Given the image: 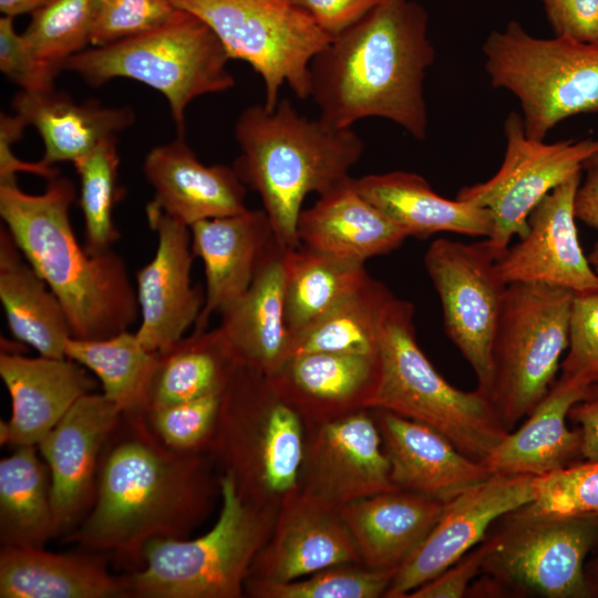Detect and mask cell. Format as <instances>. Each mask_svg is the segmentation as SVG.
Instances as JSON below:
<instances>
[{
	"instance_id": "1",
	"label": "cell",
	"mask_w": 598,
	"mask_h": 598,
	"mask_svg": "<svg viewBox=\"0 0 598 598\" xmlns=\"http://www.w3.org/2000/svg\"><path fill=\"white\" fill-rule=\"evenodd\" d=\"M101 457L94 503L65 540L143 565L145 546L184 539L209 513L220 481L208 451L177 452L163 445L143 415H122ZM115 432V431H114Z\"/></svg>"
},
{
	"instance_id": "2",
	"label": "cell",
	"mask_w": 598,
	"mask_h": 598,
	"mask_svg": "<svg viewBox=\"0 0 598 598\" xmlns=\"http://www.w3.org/2000/svg\"><path fill=\"white\" fill-rule=\"evenodd\" d=\"M434 60L425 9L412 0H383L315 56L310 97L330 126L381 117L424 140V80Z\"/></svg>"
},
{
	"instance_id": "3",
	"label": "cell",
	"mask_w": 598,
	"mask_h": 598,
	"mask_svg": "<svg viewBox=\"0 0 598 598\" xmlns=\"http://www.w3.org/2000/svg\"><path fill=\"white\" fill-rule=\"evenodd\" d=\"M72 181L56 176L42 194L0 184V216L17 246L61 302L72 338L99 340L128 330L140 307L123 258L91 255L71 225Z\"/></svg>"
},
{
	"instance_id": "4",
	"label": "cell",
	"mask_w": 598,
	"mask_h": 598,
	"mask_svg": "<svg viewBox=\"0 0 598 598\" xmlns=\"http://www.w3.org/2000/svg\"><path fill=\"white\" fill-rule=\"evenodd\" d=\"M240 155L234 168L259 195L275 239L285 249L300 246L297 223L305 198L346 182L364 144L352 127L338 128L298 113L287 99L275 109H245L235 124Z\"/></svg>"
},
{
	"instance_id": "5",
	"label": "cell",
	"mask_w": 598,
	"mask_h": 598,
	"mask_svg": "<svg viewBox=\"0 0 598 598\" xmlns=\"http://www.w3.org/2000/svg\"><path fill=\"white\" fill-rule=\"evenodd\" d=\"M221 509L215 525L194 539L158 538L143 550V565L123 576L127 597L239 598L251 565L269 539L276 507L245 499L221 473Z\"/></svg>"
},
{
	"instance_id": "6",
	"label": "cell",
	"mask_w": 598,
	"mask_h": 598,
	"mask_svg": "<svg viewBox=\"0 0 598 598\" xmlns=\"http://www.w3.org/2000/svg\"><path fill=\"white\" fill-rule=\"evenodd\" d=\"M208 453L240 495L276 507L298 488L305 455L302 416L267 377L237 365L221 392Z\"/></svg>"
},
{
	"instance_id": "7",
	"label": "cell",
	"mask_w": 598,
	"mask_h": 598,
	"mask_svg": "<svg viewBox=\"0 0 598 598\" xmlns=\"http://www.w3.org/2000/svg\"><path fill=\"white\" fill-rule=\"evenodd\" d=\"M379 357L380 380L369 409L425 424L483 463L509 433L485 394L453 386L432 365L417 343L411 302L395 298L391 305Z\"/></svg>"
},
{
	"instance_id": "8",
	"label": "cell",
	"mask_w": 598,
	"mask_h": 598,
	"mask_svg": "<svg viewBox=\"0 0 598 598\" xmlns=\"http://www.w3.org/2000/svg\"><path fill=\"white\" fill-rule=\"evenodd\" d=\"M230 60L214 31L197 16L178 9L165 24L124 41L86 49L64 64L91 86L115 78L140 81L167 100L179 135L185 110L196 97L235 85Z\"/></svg>"
},
{
	"instance_id": "9",
	"label": "cell",
	"mask_w": 598,
	"mask_h": 598,
	"mask_svg": "<svg viewBox=\"0 0 598 598\" xmlns=\"http://www.w3.org/2000/svg\"><path fill=\"white\" fill-rule=\"evenodd\" d=\"M485 70L496 89L516 96L525 133L544 141L560 122L598 113V44L538 38L517 21L486 38Z\"/></svg>"
},
{
	"instance_id": "10",
	"label": "cell",
	"mask_w": 598,
	"mask_h": 598,
	"mask_svg": "<svg viewBox=\"0 0 598 598\" xmlns=\"http://www.w3.org/2000/svg\"><path fill=\"white\" fill-rule=\"evenodd\" d=\"M485 539L484 592L590 597L585 567L598 548V514H556L529 503L498 518Z\"/></svg>"
},
{
	"instance_id": "11",
	"label": "cell",
	"mask_w": 598,
	"mask_h": 598,
	"mask_svg": "<svg viewBox=\"0 0 598 598\" xmlns=\"http://www.w3.org/2000/svg\"><path fill=\"white\" fill-rule=\"evenodd\" d=\"M574 292L532 282L508 283L492 344L487 398L512 432L555 383L568 348Z\"/></svg>"
},
{
	"instance_id": "12",
	"label": "cell",
	"mask_w": 598,
	"mask_h": 598,
	"mask_svg": "<svg viewBox=\"0 0 598 598\" xmlns=\"http://www.w3.org/2000/svg\"><path fill=\"white\" fill-rule=\"evenodd\" d=\"M200 18L230 59L246 61L265 85L264 105L275 109L288 84L297 97H310V65L332 40L303 10L288 0H172Z\"/></svg>"
},
{
	"instance_id": "13",
	"label": "cell",
	"mask_w": 598,
	"mask_h": 598,
	"mask_svg": "<svg viewBox=\"0 0 598 598\" xmlns=\"http://www.w3.org/2000/svg\"><path fill=\"white\" fill-rule=\"evenodd\" d=\"M504 134L506 148L498 171L487 181L462 187L456 195L491 213L493 228L486 239L501 257L513 237L525 236L534 207L581 173L586 162L598 153V138L554 143L530 138L516 112L505 118Z\"/></svg>"
},
{
	"instance_id": "14",
	"label": "cell",
	"mask_w": 598,
	"mask_h": 598,
	"mask_svg": "<svg viewBox=\"0 0 598 598\" xmlns=\"http://www.w3.org/2000/svg\"><path fill=\"white\" fill-rule=\"evenodd\" d=\"M499 258L486 238L475 243L437 238L424 255L446 336L474 371L476 389L486 396L492 344L507 288L497 269Z\"/></svg>"
},
{
	"instance_id": "15",
	"label": "cell",
	"mask_w": 598,
	"mask_h": 598,
	"mask_svg": "<svg viewBox=\"0 0 598 598\" xmlns=\"http://www.w3.org/2000/svg\"><path fill=\"white\" fill-rule=\"evenodd\" d=\"M538 476L492 474L444 503L422 544L401 564L383 597H408L484 540L503 515L537 497Z\"/></svg>"
},
{
	"instance_id": "16",
	"label": "cell",
	"mask_w": 598,
	"mask_h": 598,
	"mask_svg": "<svg viewBox=\"0 0 598 598\" xmlns=\"http://www.w3.org/2000/svg\"><path fill=\"white\" fill-rule=\"evenodd\" d=\"M368 410L315 423L305 444L299 493L339 509L353 501L398 489L379 427Z\"/></svg>"
},
{
	"instance_id": "17",
	"label": "cell",
	"mask_w": 598,
	"mask_h": 598,
	"mask_svg": "<svg viewBox=\"0 0 598 598\" xmlns=\"http://www.w3.org/2000/svg\"><path fill=\"white\" fill-rule=\"evenodd\" d=\"M122 412L103 393L80 398L37 445L48 465L58 534L71 533L90 512L102 451Z\"/></svg>"
},
{
	"instance_id": "18",
	"label": "cell",
	"mask_w": 598,
	"mask_h": 598,
	"mask_svg": "<svg viewBox=\"0 0 598 598\" xmlns=\"http://www.w3.org/2000/svg\"><path fill=\"white\" fill-rule=\"evenodd\" d=\"M146 217L157 234V248L153 259L136 272L141 322L135 333L146 350L158 353L195 326L205 293L192 285L195 256L189 227L151 203L146 205Z\"/></svg>"
},
{
	"instance_id": "19",
	"label": "cell",
	"mask_w": 598,
	"mask_h": 598,
	"mask_svg": "<svg viewBox=\"0 0 598 598\" xmlns=\"http://www.w3.org/2000/svg\"><path fill=\"white\" fill-rule=\"evenodd\" d=\"M581 176L582 172L554 188L530 212L525 236L496 262L505 283H544L573 292L598 288V272L581 249L576 226Z\"/></svg>"
},
{
	"instance_id": "20",
	"label": "cell",
	"mask_w": 598,
	"mask_h": 598,
	"mask_svg": "<svg viewBox=\"0 0 598 598\" xmlns=\"http://www.w3.org/2000/svg\"><path fill=\"white\" fill-rule=\"evenodd\" d=\"M343 564L362 561L339 509L296 491L281 503L247 579L286 582Z\"/></svg>"
},
{
	"instance_id": "21",
	"label": "cell",
	"mask_w": 598,
	"mask_h": 598,
	"mask_svg": "<svg viewBox=\"0 0 598 598\" xmlns=\"http://www.w3.org/2000/svg\"><path fill=\"white\" fill-rule=\"evenodd\" d=\"M0 377L11 398V416L0 422V443L38 445L71 406L96 383L69 358L1 351Z\"/></svg>"
},
{
	"instance_id": "22",
	"label": "cell",
	"mask_w": 598,
	"mask_h": 598,
	"mask_svg": "<svg viewBox=\"0 0 598 598\" xmlns=\"http://www.w3.org/2000/svg\"><path fill=\"white\" fill-rule=\"evenodd\" d=\"M369 410L398 489L446 503L493 474L483 462L462 453L436 430L385 410Z\"/></svg>"
},
{
	"instance_id": "23",
	"label": "cell",
	"mask_w": 598,
	"mask_h": 598,
	"mask_svg": "<svg viewBox=\"0 0 598 598\" xmlns=\"http://www.w3.org/2000/svg\"><path fill=\"white\" fill-rule=\"evenodd\" d=\"M143 173L154 189L150 203L188 227L247 209L245 184L234 166L205 165L183 135L153 147L145 156Z\"/></svg>"
},
{
	"instance_id": "24",
	"label": "cell",
	"mask_w": 598,
	"mask_h": 598,
	"mask_svg": "<svg viewBox=\"0 0 598 598\" xmlns=\"http://www.w3.org/2000/svg\"><path fill=\"white\" fill-rule=\"evenodd\" d=\"M274 390L310 423L369 409L380 380V357L307 352L266 375Z\"/></svg>"
},
{
	"instance_id": "25",
	"label": "cell",
	"mask_w": 598,
	"mask_h": 598,
	"mask_svg": "<svg viewBox=\"0 0 598 598\" xmlns=\"http://www.w3.org/2000/svg\"><path fill=\"white\" fill-rule=\"evenodd\" d=\"M189 229L192 251L202 259L206 279L205 303L194 331H204L213 315L247 291L275 236L264 208L200 220Z\"/></svg>"
},
{
	"instance_id": "26",
	"label": "cell",
	"mask_w": 598,
	"mask_h": 598,
	"mask_svg": "<svg viewBox=\"0 0 598 598\" xmlns=\"http://www.w3.org/2000/svg\"><path fill=\"white\" fill-rule=\"evenodd\" d=\"M274 238L247 291L220 313L216 327L238 365L271 374L285 360V257Z\"/></svg>"
},
{
	"instance_id": "27",
	"label": "cell",
	"mask_w": 598,
	"mask_h": 598,
	"mask_svg": "<svg viewBox=\"0 0 598 598\" xmlns=\"http://www.w3.org/2000/svg\"><path fill=\"white\" fill-rule=\"evenodd\" d=\"M355 190L406 236L439 233L488 237L491 213L472 202L439 195L421 175L405 171L352 178Z\"/></svg>"
},
{
	"instance_id": "28",
	"label": "cell",
	"mask_w": 598,
	"mask_h": 598,
	"mask_svg": "<svg viewBox=\"0 0 598 598\" xmlns=\"http://www.w3.org/2000/svg\"><path fill=\"white\" fill-rule=\"evenodd\" d=\"M444 503L403 489L378 493L339 508L361 557L371 569H394L422 544Z\"/></svg>"
},
{
	"instance_id": "29",
	"label": "cell",
	"mask_w": 598,
	"mask_h": 598,
	"mask_svg": "<svg viewBox=\"0 0 598 598\" xmlns=\"http://www.w3.org/2000/svg\"><path fill=\"white\" fill-rule=\"evenodd\" d=\"M352 178L301 210L297 236L305 247L364 265L395 250L408 236L355 190Z\"/></svg>"
},
{
	"instance_id": "30",
	"label": "cell",
	"mask_w": 598,
	"mask_h": 598,
	"mask_svg": "<svg viewBox=\"0 0 598 598\" xmlns=\"http://www.w3.org/2000/svg\"><path fill=\"white\" fill-rule=\"evenodd\" d=\"M588 386L558 379L526 421L492 451L484 464L493 474L545 476L581 456V433L567 426L570 408Z\"/></svg>"
},
{
	"instance_id": "31",
	"label": "cell",
	"mask_w": 598,
	"mask_h": 598,
	"mask_svg": "<svg viewBox=\"0 0 598 598\" xmlns=\"http://www.w3.org/2000/svg\"><path fill=\"white\" fill-rule=\"evenodd\" d=\"M16 114L34 126L42 137V162L53 166L60 162L78 163L103 140L117 136L134 122L128 106L106 107L94 101L74 102L54 90H21L12 100Z\"/></svg>"
},
{
	"instance_id": "32",
	"label": "cell",
	"mask_w": 598,
	"mask_h": 598,
	"mask_svg": "<svg viewBox=\"0 0 598 598\" xmlns=\"http://www.w3.org/2000/svg\"><path fill=\"white\" fill-rule=\"evenodd\" d=\"M1 598H123V576L115 577L101 557L60 555L43 548L2 547Z\"/></svg>"
},
{
	"instance_id": "33",
	"label": "cell",
	"mask_w": 598,
	"mask_h": 598,
	"mask_svg": "<svg viewBox=\"0 0 598 598\" xmlns=\"http://www.w3.org/2000/svg\"><path fill=\"white\" fill-rule=\"evenodd\" d=\"M0 301L13 338L40 355L65 358L72 333L64 309L3 225L0 227Z\"/></svg>"
},
{
	"instance_id": "34",
	"label": "cell",
	"mask_w": 598,
	"mask_h": 598,
	"mask_svg": "<svg viewBox=\"0 0 598 598\" xmlns=\"http://www.w3.org/2000/svg\"><path fill=\"white\" fill-rule=\"evenodd\" d=\"M37 445L17 447L0 461V543L42 548L56 536L50 472Z\"/></svg>"
},
{
	"instance_id": "35",
	"label": "cell",
	"mask_w": 598,
	"mask_h": 598,
	"mask_svg": "<svg viewBox=\"0 0 598 598\" xmlns=\"http://www.w3.org/2000/svg\"><path fill=\"white\" fill-rule=\"evenodd\" d=\"M394 300L386 286L369 275L309 328L288 338L285 360L307 352L379 355L381 330Z\"/></svg>"
},
{
	"instance_id": "36",
	"label": "cell",
	"mask_w": 598,
	"mask_h": 598,
	"mask_svg": "<svg viewBox=\"0 0 598 598\" xmlns=\"http://www.w3.org/2000/svg\"><path fill=\"white\" fill-rule=\"evenodd\" d=\"M156 355L146 412L221 392L238 365L217 328L193 331Z\"/></svg>"
},
{
	"instance_id": "37",
	"label": "cell",
	"mask_w": 598,
	"mask_h": 598,
	"mask_svg": "<svg viewBox=\"0 0 598 598\" xmlns=\"http://www.w3.org/2000/svg\"><path fill=\"white\" fill-rule=\"evenodd\" d=\"M369 274L350 262L300 245L285 257V324L288 336L309 328Z\"/></svg>"
},
{
	"instance_id": "38",
	"label": "cell",
	"mask_w": 598,
	"mask_h": 598,
	"mask_svg": "<svg viewBox=\"0 0 598 598\" xmlns=\"http://www.w3.org/2000/svg\"><path fill=\"white\" fill-rule=\"evenodd\" d=\"M65 357L92 371L103 394L123 415H144L156 367V353L146 350L128 330L99 339L70 338Z\"/></svg>"
},
{
	"instance_id": "39",
	"label": "cell",
	"mask_w": 598,
	"mask_h": 598,
	"mask_svg": "<svg viewBox=\"0 0 598 598\" xmlns=\"http://www.w3.org/2000/svg\"><path fill=\"white\" fill-rule=\"evenodd\" d=\"M73 165L80 177L79 205L84 221V247L91 255L109 251L121 238L113 217L122 194L117 136L103 140Z\"/></svg>"
},
{
	"instance_id": "40",
	"label": "cell",
	"mask_w": 598,
	"mask_h": 598,
	"mask_svg": "<svg viewBox=\"0 0 598 598\" xmlns=\"http://www.w3.org/2000/svg\"><path fill=\"white\" fill-rule=\"evenodd\" d=\"M100 0H50L35 10L23 38L35 56L58 71L86 50Z\"/></svg>"
},
{
	"instance_id": "41",
	"label": "cell",
	"mask_w": 598,
	"mask_h": 598,
	"mask_svg": "<svg viewBox=\"0 0 598 598\" xmlns=\"http://www.w3.org/2000/svg\"><path fill=\"white\" fill-rule=\"evenodd\" d=\"M396 570L343 564L316 571L303 580L247 579L245 592L258 598H377L384 596Z\"/></svg>"
},
{
	"instance_id": "42",
	"label": "cell",
	"mask_w": 598,
	"mask_h": 598,
	"mask_svg": "<svg viewBox=\"0 0 598 598\" xmlns=\"http://www.w3.org/2000/svg\"><path fill=\"white\" fill-rule=\"evenodd\" d=\"M221 392L155 408L143 416L152 433L166 447L177 452L207 451L219 413Z\"/></svg>"
},
{
	"instance_id": "43",
	"label": "cell",
	"mask_w": 598,
	"mask_h": 598,
	"mask_svg": "<svg viewBox=\"0 0 598 598\" xmlns=\"http://www.w3.org/2000/svg\"><path fill=\"white\" fill-rule=\"evenodd\" d=\"M178 8L172 0H100L90 44L105 47L168 22Z\"/></svg>"
},
{
	"instance_id": "44",
	"label": "cell",
	"mask_w": 598,
	"mask_h": 598,
	"mask_svg": "<svg viewBox=\"0 0 598 598\" xmlns=\"http://www.w3.org/2000/svg\"><path fill=\"white\" fill-rule=\"evenodd\" d=\"M559 379L581 386L598 383V288L574 292L569 342Z\"/></svg>"
},
{
	"instance_id": "45",
	"label": "cell",
	"mask_w": 598,
	"mask_h": 598,
	"mask_svg": "<svg viewBox=\"0 0 598 598\" xmlns=\"http://www.w3.org/2000/svg\"><path fill=\"white\" fill-rule=\"evenodd\" d=\"M536 508L556 514H598V461L538 476Z\"/></svg>"
},
{
	"instance_id": "46",
	"label": "cell",
	"mask_w": 598,
	"mask_h": 598,
	"mask_svg": "<svg viewBox=\"0 0 598 598\" xmlns=\"http://www.w3.org/2000/svg\"><path fill=\"white\" fill-rule=\"evenodd\" d=\"M0 70L23 91L44 92L53 89L60 71L40 61L19 34L12 17L0 19Z\"/></svg>"
},
{
	"instance_id": "47",
	"label": "cell",
	"mask_w": 598,
	"mask_h": 598,
	"mask_svg": "<svg viewBox=\"0 0 598 598\" xmlns=\"http://www.w3.org/2000/svg\"><path fill=\"white\" fill-rule=\"evenodd\" d=\"M554 35L598 44V0H539Z\"/></svg>"
},
{
	"instance_id": "48",
	"label": "cell",
	"mask_w": 598,
	"mask_h": 598,
	"mask_svg": "<svg viewBox=\"0 0 598 598\" xmlns=\"http://www.w3.org/2000/svg\"><path fill=\"white\" fill-rule=\"evenodd\" d=\"M486 539L471 549L440 575L417 587L408 598H461L468 592L472 579L481 573L487 553Z\"/></svg>"
},
{
	"instance_id": "49",
	"label": "cell",
	"mask_w": 598,
	"mask_h": 598,
	"mask_svg": "<svg viewBox=\"0 0 598 598\" xmlns=\"http://www.w3.org/2000/svg\"><path fill=\"white\" fill-rule=\"evenodd\" d=\"M307 12L331 38L342 33L383 0H288Z\"/></svg>"
},
{
	"instance_id": "50",
	"label": "cell",
	"mask_w": 598,
	"mask_h": 598,
	"mask_svg": "<svg viewBox=\"0 0 598 598\" xmlns=\"http://www.w3.org/2000/svg\"><path fill=\"white\" fill-rule=\"evenodd\" d=\"M27 122L18 114L0 116V184L17 183L18 172H27L41 176L48 181L60 175L59 169L42 161L25 162L18 158L13 144L22 137Z\"/></svg>"
},
{
	"instance_id": "51",
	"label": "cell",
	"mask_w": 598,
	"mask_h": 598,
	"mask_svg": "<svg viewBox=\"0 0 598 598\" xmlns=\"http://www.w3.org/2000/svg\"><path fill=\"white\" fill-rule=\"evenodd\" d=\"M568 417L581 433V457L598 461V383L588 386L585 396L575 403Z\"/></svg>"
},
{
	"instance_id": "52",
	"label": "cell",
	"mask_w": 598,
	"mask_h": 598,
	"mask_svg": "<svg viewBox=\"0 0 598 598\" xmlns=\"http://www.w3.org/2000/svg\"><path fill=\"white\" fill-rule=\"evenodd\" d=\"M576 218L598 231V153L584 168L575 196Z\"/></svg>"
},
{
	"instance_id": "53",
	"label": "cell",
	"mask_w": 598,
	"mask_h": 598,
	"mask_svg": "<svg viewBox=\"0 0 598 598\" xmlns=\"http://www.w3.org/2000/svg\"><path fill=\"white\" fill-rule=\"evenodd\" d=\"M50 0H0V11L7 17L33 13Z\"/></svg>"
},
{
	"instance_id": "54",
	"label": "cell",
	"mask_w": 598,
	"mask_h": 598,
	"mask_svg": "<svg viewBox=\"0 0 598 598\" xmlns=\"http://www.w3.org/2000/svg\"><path fill=\"white\" fill-rule=\"evenodd\" d=\"M585 576L590 597H598V556L586 563Z\"/></svg>"
},
{
	"instance_id": "55",
	"label": "cell",
	"mask_w": 598,
	"mask_h": 598,
	"mask_svg": "<svg viewBox=\"0 0 598 598\" xmlns=\"http://www.w3.org/2000/svg\"><path fill=\"white\" fill-rule=\"evenodd\" d=\"M588 259L594 269L598 272V241L594 244L591 250L589 251Z\"/></svg>"
}]
</instances>
